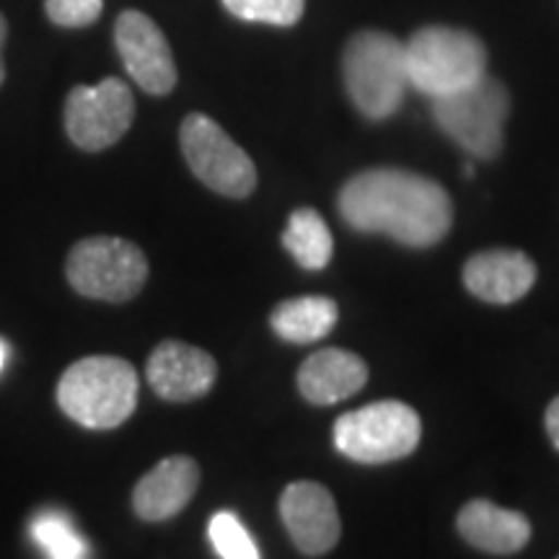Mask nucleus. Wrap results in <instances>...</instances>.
<instances>
[{
    "label": "nucleus",
    "mask_w": 559,
    "mask_h": 559,
    "mask_svg": "<svg viewBox=\"0 0 559 559\" xmlns=\"http://www.w3.org/2000/svg\"><path fill=\"white\" fill-rule=\"evenodd\" d=\"M145 379L160 400L194 402L215 386L218 362L205 349L181 340H166L151 353Z\"/></svg>",
    "instance_id": "12"
},
{
    "label": "nucleus",
    "mask_w": 559,
    "mask_h": 559,
    "mask_svg": "<svg viewBox=\"0 0 559 559\" xmlns=\"http://www.w3.org/2000/svg\"><path fill=\"white\" fill-rule=\"evenodd\" d=\"M32 536L50 559H83L88 557V542L75 531L66 513L45 510L32 521Z\"/></svg>",
    "instance_id": "19"
},
{
    "label": "nucleus",
    "mask_w": 559,
    "mask_h": 559,
    "mask_svg": "<svg viewBox=\"0 0 559 559\" xmlns=\"http://www.w3.org/2000/svg\"><path fill=\"white\" fill-rule=\"evenodd\" d=\"M283 247L304 270H324L334 254L332 230L311 207L293 210L283 230Z\"/></svg>",
    "instance_id": "18"
},
{
    "label": "nucleus",
    "mask_w": 559,
    "mask_h": 559,
    "mask_svg": "<svg viewBox=\"0 0 559 559\" xmlns=\"http://www.w3.org/2000/svg\"><path fill=\"white\" fill-rule=\"evenodd\" d=\"M47 19L62 29H83L99 21L104 0H45Z\"/></svg>",
    "instance_id": "22"
},
{
    "label": "nucleus",
    "mask_w": 559,
    "mask_h": 559,
    "mask_svg": "<svg viewBox=\"0 0 559 559\" xmlns=\"http://www.w3.org/2000/svg\"><path fill=\"white\" fill-rule=\"evenodd\" d=\"M135 120V96L120 79L96 86L70 88L66 99V132L75 148L99 153L120 143Z\"/></svg>",
    "instance_id": "9"
},
{
    "label": "nucleus",
    "mask_w": 559,
    "mask_h": 559,
    "mask_svg": "<svg viewBox=\"0 0 559 559\" xmlns=\"http://www.w3.org/2000/svg\"><path fill=\"white\" fill-rule=\"evenodd\" d=\"M230 16L249 24L293 26L304 16L306 0H223Z\"/></svg>",
    "instance_id": "20"
},
{
    "label": "nucleus",
    "mask_w": 559,
    "mask_h": 559,
    "mask_svg": "<svg viewBox=\"0 0 559 559\" xmlns=\"http://www.w3.org/2000/svg\"><path fill=\"white\" fill-rule=\"evenodd\" d=\"M5 358H9V345L0 340V373H3V368H5Z\"/></svg>",
    "instance_id": "25"
},
{
    "label": "nucleus",
    "mask_w": 559,
    "mask_h": 559,
    "mask_svg": "<svg viewBox=\"0 0 559 559\" xmlns=\"http://www.w3.org/2000/svg\"><path fill=\"white\" fill-rule=\"evenodd\" d=\"M179 145L187 166L207 190L230 200H243L254 192V160L213 117L200 111L187 115L179 128Z\"/></svg>",
    "instance_id": "8"
},
{
    "label": "nucleus",
    "mask_w": 559,
    "mask_h": 559,
    "mask_svg": "<svg viewBox=\"0 0 559 559\" xmlns=\"http://www.w3.org/2000/svg\"><path fill=\"white\" fill-rule=\"evenodd\" d=\"M536 283V264L519 249H487L464 264V285L485 304L508 306L528 296Z\"/></svg>",
    "instance_id": "14"
},
{
    "label": "nucleus",
    "mask_w": 559,
    "mask_h": 559,
    "mask_svg": "<svg viewBox=\"0 0 559 559\" xmlns=\"http://www.w3.org/2000/svg\"><path fill=\"white\" fill-rule=\"evenodd\" d=\"M340 215L349 228L383 234L412 249L443 241L453 226L449 192L407 169H368L342 187Z\"/></svg>",
    "instance_id": "1"
},
{
    "label": "nucleus",
    "mask_w": 559,
    "mask_h": 559,
    "mask_svg": "<svg viewBox=\"0 0 559 559\" xmlns=\"http://www.w3.org/2000/svg\"><path fill=\"white\" fill-rule=\"evenodd\" d=\"M557 559H559V557H557Z\"/></svg>",
    "instance_id": "27"
},
{
    "label": "nucleus",
    "mask_w": 559,
    "mask_h": 559,
    "mask_svg": "<svg viewBox=\"0 0 559 559\" xmlns=\"http://www.w3.org/2000/svg\"><path fill=\"white\" fill-rule=\"evenodd\" d=\"M5 37H9V21H5L3 13H0V86H3V81H5V62H3Z\"/></svg>",
    "instance_id": "24"
},
{
    "label": "nucleus",
    "mask_w": 559,
    "mask_h": 559,
    "mask_svg": "<svg viewBox=\"0 0 559 559\" xmlns=\"http://www.w3.org/2000/svg\"><path fill=\"white\" fill-rule=\"evenodd\" d=\"M340 319V309L332 298L326 296H300L283 300L272 311L270 324L277 337L296 345H309L326 337Z\"/></svg>",
    "instance_id": "17"
},
{
    "label": "nucleus",
    "mask_w": 559,
    "mask_h": 559,
    "mask_svg": "<svg viewBox=\"0 0 559 559\" xmlns=\"http://www.w3.org/2000/svg\"><path fill=\"white\" fill-rule=\"evenodd\" d=\"M115 45L128 75L145 94L166 96L177 86V62L169 39L143 11H124L117 16Z\"/></svg>",
    "instance_id": "10"
},
{
    "label": "nucleus",
    "mask_w": 559,
    "mask_h": 559,
    "mask_svg": "<svg viewBox=\"0 0 559 559\" xmlns=\"http://www.w3.org/2000/svg\"><path fill=\"white\" fill-rule=\"evenodd\" d=\"M198 487V461L192 456H166L132 489V510L140 521H169L190 506Z\"/></svg>",
    "instance_id": "13"
},
{
    "label": "nucleus",
    "mask_w": 559,
    "mask_h": 559,
    "mask_svg": "<svg viewBox=\"0 0 559 559\" xmlns=\"http://www.w3.org/2000/svg\"><path fill=\"white\" fill-rule=\"evenodd\" d=\"M66 277L83 298L124 304L148 283V260L138 243L120 236H88L70 249Z\"/></svg>",
    "instance_id": "5"
},
{
    "label": "nucleus",
    "mask_w": 559,
    "mask_h": 559,
    "mask_svg": "<svg viewBox=\"0 0 559 559\" xmlns=\"http://www.w3.org/2000/svg\"><path fill=\"white\" fill-rule=\"evenodd\" d=\"M368 366L360 355L326 347L309 355L298 370V391L311 404H337L366 386Z\"/></svg>",
    "instance_id": "15"
},
{
    "label": "nucleus",
    "mask_w": 559,
    "mask_h": 559,
    "mask_svg": "<svg viewBox=\"0 0 559 559\" xmlns=\"http://www.w3.org/2000/svg\"><path fill=\"white\" fill-rule=\"evenodd\" d=\"M280 519L296 547L309 557H321L337 547L342 536L340 510L332 492L319 481H293L280 498Z\"/></svg>",
    "instance_id": "11"
},
{
    "label": "nucleus",
    "mask_w": 559,
    "mask_h": 559,
    "mask_svg": "<svg viewBox=\"0 0 559 559\" xmlns=\"http://www.w3.org/2000/svg\"><path fill=\"white\" fill-rule=\"evenodd\" d=\"M459 534L487 555H515L531 542V521L519 510L472 500L459 510Z\"/></svg>",
    "instance_id": "16"
},
{
    "label": "nucleus",
    "mask_w": 559,
    "mask_h": 559,
    "mask_svg": "<svg viewBox=\"0 0 559 559\" xmlns=\"http://www.w3.org/2000/svg\"><path fill=\"white\" fill-rule=\"evenodd\" d=\"M83 559H88V557H83Z\"/></svg>",
    "instance_id": "26"
},
{
    "label": "nucleus",
    "mask_w": 559,
    "mask_h": 559,
    "mask_svg": "<svg viewBox=\"0 0 559 559\" xmlns=\"http://www.w3.org/2000/svg\"><path fill=\"white\" fill-rule=\"evenodd\" d=\"M345 88L368 120H389L402 107L407 91L404 41L386 32H360L342 52Z\"/></svg>",
    "instance_id": "4"
},
{
    "label": "nucleus",
    "mask_w": 559,
    "mask_h": 559,
    "mask_svg": "<svg viewBox=\"0 0 559 559\" xmlns=\"http://www.w3.org/2000/svg\"><path fill=\"white\" fill-rule=\"evenodd\" d=\"M404 68L412 88L438 99L485 79L487 50L472 32L453 26H423L404 41Z\"/></svg>",
    "instance_id": "3"
},
{
    "label": "nucleus",
    "mask_w": 559,
    "mask_h": 559,
    "mask_svg": "<svg viewBox=\"0 0 559 559\" xmlns=\"http://www.w3.org/2000/svg\"><path fill=\"white\" fill-rule=\"evenodd\" d=\"M544 425H547V432L555 443V449L559 451V396L551 400V404L547 407V415H544Z\"/></svg>",
    "instance_id": "23"
},
{
    "label": "nucleus",
    "mask_w": 559,
    "mask_h": 559,
    "mask_svg": "<svg viewBox=\"0 0 559 559\" xmlns=\"http://www.w3.org/2000/svg\"><path fill=\"white\" fill-rule=\"evenodd\" d=\"M423 438L419 415L404 402H376L334 423V445L358 464H389L409 456Z\"/></svg>",
    "instance_id": "7"
},
{
    "label": "nucleus",
    "mask_w": 559,
    "mask_h": 559,
    "mask_svg": "<svg viewBox=\"0 0 559 559\" xmlns=\"http://www.w3.org/2000/svg\"><path fill=\"white\" fill-rule=\"evenodd\" d=\"M510 94L498 79H479L474 86L432 99V117L438 128L461 145L469 156L492 160L506 143V120Z\"/></svg>",
    "instance_id": "6"
},
{
    "label": "nucleus",
    "mask_w": 559,
    "mask_h": 559,
    "mask_svg": "<svg viewBox=\"0 0 559 559\" xmlns=\"http://www.w3.org/2000/svg\"><path fill=\"white\" fill-rule=\"evenodd\" d=\"M138 370L117 355L75 360L58 381V407L88 430L120 428L138 407Z\"/></svg>",
    "instance_id": "2"
},
{
    "label": "nucleus",
    "mask_w": 559,
    "mask_h": 559,
    "mask_svg": "<svg viewBox=\"0 0 559 559\" xmlns=\"http://www.w3.org/2000/svg\"><path fill=\"white\" fill-rule=\"evenodd\" d=\"M207 534L221 559H260V549H257L254 539L243 528L239 515L230 513V510H221L210 519Z\"/></svg>",
    "instance_id": "21"
}]
</instances>
